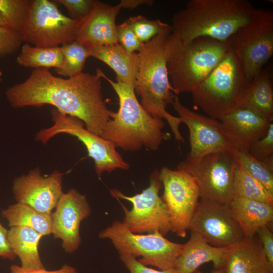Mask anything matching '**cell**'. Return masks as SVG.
Masks as SVG:
<instances>
[{
	"label": "cell",
	"instance_id": "obj_32",
	"mask_svg": "<svg viewBox=\"0 0 273 273\" xmlns=\"http://www.w3.org/2000/svg\"><path fill=\"white\" fill-rule=\"evenodd\" d=\"M127 20L138 39L143 43L160 33L171 31V26L160 19L149 20L138 15L130 17Z\"/></svg>",
	"mask_w": 273,
	"mask_h": 273
},
{
	"label": "cell",
	"instance_id": "obj_21",
	"mask_svg": "<svg viewBox=\"0 0 273 273\" xmlns=\"http://www.w3.org/2000/svg\"><path fill=\"white\" fill-rule=\"evenodd\" d=\"M222 270L223 273H273V265L266 258L256 234L232 248Z\"/></svg>",
	"mask_w": 273,
	"mask_h": 273
},
{
	"label": "cell",
	"instance_id": "obj_35",
	"mask_svg": "<svg viewBox=\"0 0 273 273\" xmlns=\"http://www.w3.org/2000/svg\"><path fill=\"white\" fill-rule=\"evenodd\" d=\"M253 157L262 160L273 154V123L271 122L266 135L256 141L248 150Z\"/></svg>",
	"mask_w": 273,
	"mask_h": 273
},
{
	"label": "cell",
	"instance_id": "obj_10",
	"mask_svg": "<svg viewBox=\"0 0 273 273\" xmlns=\"http://www.w3.org/2000/svg\"><path fill=\"white\" fill-rule=\"evenodd\" d=\"M159 174L158 170H154L150 177L149 186L141 193L132 196L125 195L117 189L110 191L113 198L131 203V209L128 210L120 202L124 213L122 222L133 233L159 231L164 236L171 231L167 207L159 195L162 185Z\"/></svg>",
	"mask_w": 273,
	"mask_h": 273
},
{
	"label": "cell",
	"instance_id": "obj_42",
	"mask_svg": "<svg viewBox=\"0 0 273 273\" xmlns=\"http://www.w3.org/2000/svg\"><path fill=\"white\" fill-rule=\"evenodd\" d=\"M194 273H205L202 272L199 270H196ZM210 273H223L222 268L220 269H213Z\"/></svg>",
	"mask_w": 273,
	"mask_h": 273
},
{
	"label": "cell",
	"instance_id": "obj_9",
	"mask_svg": "<svg viewBox=\"0 0 273 273\" xmlns=\"http://www.w3.org/2000/svg\"><path fill=\"white\" fill-rule=\"evenodd\" d=\"M51 113L53 125L39 131L36 134V140L46 144L60 133L75 136L85 146L88 156L93 159L99 177L104 172L110 173L117 169H129V164L117 152L116 146L110 141L87 130L80 119L61 113L56 108L53 109Z\"/></svg>",
	"mask_w": 273,
	"mask_h": 273
},
{
	"label": "cell",
	"instance_id": "obj_14",
	"mask_svg": "<svg viewBox=\"0 0 273 273\" xmlns=\"http://www.w3.org/2000/svg\"><path fill=\"white\" fill-rule=\"evenodd\" d=\"M189 230L215 247L235 246L245 238L229 204L202 199L191 220Z\"/></svg>",
	"mask_w": 273,
	"mask_h": 273
},
{
	"label": "cell",
	"instance_id": "obj_29",
	"mask_svg": "<svg viewBox=\"0 0 273 273\" xmlns=\"http://www.w3.org/2000/svg\"><path fill=\"white\" fill-rule=\"evenodd\" d=\"M63 62L56 73L70 77L82 72L85 61L89 57L88 49L76 40L61 46Z\"/></svg>",
	"mask_w": 273,
	"mask_h": 273
},
{
	"label": "cell",
	"instance_id": "obj_3",
	"mask_svg": "<svg viewBox=\"0 0 273 273\" xmlns=\"http://www.w3.org/2000/svg\"><path fill=\"white\" fill-rule=\"evenodd\" d=\"M101 75L117 94L119 108L117 112L111 111L110 120L99 136L126 151L135 152L143 147L157 150L166 136L162 131L164 127L163 120L144 109L133 86L114 81L102 70Z\"/></svg>",
	"mask_w": 273,
	"mask_h": 273
},
{
	"label": "cell",
	"instance_id": "obj_31",
	"mask_svg": "<svg viewBox=\"0 0 273 273\" xmlns=\"http://www.w3.org/2000/svg\"><path fill=\"white\" fill-rule=\"evenodd\" d=\"M31 0H0V13L7 26L21 33L28 19Z\"/></svg>",
	"mask_w": 273,
	"mask_h": 273
},
{
	"label": "cell",
	"instance_id": "obj_4",
	"mask_svg": "<svg viewBox=\"0 0 273 273\" xmlns=\"http://www.w3.org/2000/svg\"><path fill=\"white\" fill-rule=\"evenodd\" d=\"M171 32L157 34L138 52L133 87L144 109L153 116L165 119L176 140L184 142L179 130L180 118L166 111L176 96L169 81L165 54L166 41Z\"/></svg>",
	"mask_w": 273,
	"mask_h": 273
},
{
	"label": "cell",
	"instance_id": "obj_18",
	"mask_svg": "<svg viewBox=\"0 0 273 273\" xmlns=\"http://www.w3.org/2000/svg\"><path fill=\"white\" fill-rule=\"evenodd\" d=\"M121 9L96 1L90 13L78 22L76 40L87 48L118 43L116 20Z\"/></svg>",
	"mask_w": 273,
	"mask_h": 273
},
{
	"label": "cell",
	"instance_id": "obj_43",
	"mask_svg": "<svg viewBox=\"0 0 273 273\" xmlns=\"http://www.w3.org/2000/svg\"><path fill=\"white\" fill-rule=\"evenodd\" d=\"M0 26H7V23L4 20L2 15L0 13Z\"/></svg>",
	"mask_w": 273,
	"mask_h": 273
},
{
	"label": "cell",
	"instance_id": "obj_15",
	"mask_svg": "<svg viewBox=\"0 0 273 273\" xmlns=\"http://www.w3.org/2000/svg\"><path fill=\"white\" fill-rule=\"evenodd\" d=\"M190 133L191 150L186 159L195 161L211 153L229 152L234 148L217 120L191 110L176 96L171 104Z\"/></svg>",
	"mask_w": 273,
	"mask_h": 273
},
{
	"label": "cell",
	"instance_id": "obj_34",
	"mask_svg": "<svg viewBox=\"0 0 273 273\" xmlns=\"http://www.w3.org/2000/svg\"><path fill=\"white\" fill-rule=\"evenodd\" d=\"M118 43L130 53L138 52L144 43L137 37L127 19L116 26Z\"/></svg>",
	"mask_w": 273,
	"mask_h": 273
},
{
	"label": "cell",
	"instance_id": "obj_11",
	"mask_svg": "<svg viewBox=\"0 0 273 273\" xmlns=\"http://www.w3.org/2000/svg\"><path fill=\"white\" fill-rule=\"evenodd\" d=\"M237 165L230 152H218L195 161L185 159L177 169L192 177L201 199L229 204L234 197L233 181Z\"/></svg>",
	"mask_w": 273,
	"mask_h": 273
},
{
	"label": "cell",
	"instance_id": "obj_17",
	"mask_svg": "<svg viewBox=\"0 0 273 273\" xmlns=\"http://www.w3.org/2000/svg\"><path fill=\"white\" fill-rule=\"evenodd\" d=\"M63 173L55 171L46 176L38 167L14 179L12 191L17 202L27 204L36 210L52 214L63 194Z\"/></svg>",
	"mask_w": 273,
	"mask_h": 273
},
{
	"label": "cell",
	"instance_id": "obj_5",
	"mask_svg": "<svg viewBox=\"0 0 273 273\" xmlns=\"http://www.w3.org/2000/svg\"><path fill=\"white\" fill-rule=\"evenodd\" d=\"M230 50L228 41L200 37L185 43L171 33L166 41L165 54L174 95L192 93L220 63Z\"/></svg>",
	"mask_w": 273,
	"mask_h": 273
},
{
	"label": "cell",
	"instance_id": "obj_12",
	"mask_svg": "<svg viewBox=\"0 0 273 273\" xmlns=\"http://www.w3.org/2000/svg\"><path fill=\"white\" fill-rule=\"evenodd\" d=\"M78 22L62 13L55 1L31 0L20 34L23 42L34 46L59 47L76 40Z\"/></svg>",
	"mask_w": 273,
	"mask_h": 273
},
{
	"label": "cell",
	"instance_id": "obj_36",
	"mask_svg": "<svg viewBox=\"0 0 273 273\" xmlns=\"http://www.w3.org/2000/svg\"><path fill=\"white\" fill-rule=\"evenodd\" d=\"M96 0H57L67 8L74 19L80 21L86 17L93 9Z\"/></svg>",
	"mask_w": 273,
	"mask_h": 273
},
{
	"label": "cell",
	"instance_id": "obj_39",
	"mask_svg": "<svg viewBox=\"0 0 273 273\" xmlns=\"http://www.w3.org/2000/svg\"><path fill=\"white\" fill-rule=\"evenodd\" d=\"M11 273H78L76 269L67 264H64L60 269L48 270L44 268L28 269L15 264L11 265Z\"/></svg>",
	"mask_w": 273,
	"mask_h": 273
},
{
	"label": "cell",
	"instance_id": "obj_7",
	"mask_svg": "<svg viewBox=\"0 0 273 273\" xmlns=\"http://www.w3.org/2000/svg\"><path fill=\"white\" fill-rule=\"evenodd\" d=\"M99 237L110 240L119 253L140 256L138 260L141 263L161 270L173 268L183 247V244L168 240L159 231L133 233L118 220L101 231Z\"/></svg>",
	"mask_w": 273,
	"mask_h": 273
},
{
	"label": "cell",
	"instance_id": "obj_26",
	"mask_svg": "<svg viewBox=\"0 0 273 273\" xmlns=\"http://www.w3.org/2000/svg\"><path fill=\"white\" fill-rule=\"evenodd\" d=\"M51 214L39 212L27 204L19 202L9 205L1 213L10 227L29 228L43 236L52 234Z\"/></svg>",
	"mask_w": 273,
	"mask_h": 273
},
{
	"label": "cell",
	"instance_id": "obj_33",
	"mask_svg": "<svg viewBox=\"0 0 273 273\" xmlns=\"http://www.w3.org/2000/svg\"><path fill=\"white\" fill-rule=\"evenodd\" d=\"M23 42L21 34L8 26H0V57L15 54Z\"/></svg>",
	"mask_w": 273,
	"mask_h": 273
},
{
	"label": "cell",
	"instance_id": "obj_13",
	"mask_svg": "<svg viewBox=\"0 0 273 273\" xmlns=\"http://www.w3.org/2000/svg\"><path fill=\"white\" fill-rule=\"evenodd\" d=\"M159 178L164 188L161 198L168 210L171 231L185 238L200 197L198 187L189 174L177 169L163 167Z\"/></svg>",
	"mask_w": 273,
	"mask_h": 273
},
{
	"label": "cell",
	"instance_id": "obj_24",
	"mask_svg": "<svg viewBox=\"0 0 273 273\" xmlns=\"http://www.w3.org/2000/svg\"><path fill=\"white\" fill-rule=\"evenodd\" d=\"M241 108H247L273 121L272 74L262 69L249 82Z\"/></svg>",
	"mask_w": 273,
	"mask_h": 273
},
{
	"label": "cell",
	"instance_id": "obj_38",
	"mask_svg": "<svg viewBox=\"0 0 273 273\" xmlns=\"http://www.w3.org/2000/svg\"><path fill=\"white\" fill-rule=\"evenodd\" d=\"M268 226L261 227L258 230L257 235L266 258L270 264L273 265V234Z\"/></svg>",
	"mask_w": 273,
	"mask_h": 273
},
{
	"label": "cell",
	"instance_id": "obj_8",
	"mask_svg": "<svg viewBox=\"0 0 273 273\" xmlns=\"http://www.w3.org/2000/svg\"><path fill=\"white\" fill-rule=\"evenodd\" d=\"M227 41L250 82L273 54V11L255 9L250 21Z\"/></svg>",
	"mask_w": 273,
	"mask_h": 273
},
{
	"label": "cell",
	"instance_id": "obj_41",
	"mask_svg": "<svg viewBox=\"0 0 273 273\" xmlns=\"http://www.w3.org/2000/svg\"><path fill=\"white\" fill-rule=\"evenodd\" d=\"M153 4L154 1L152 0H121L118 4L121 9L132 10L141 6H151Z\"/></svg>",
	"mask_w": 273,
	"mask_h": 273
},
{
	"label": "cell",
	"instance_id": "obj_2",
	"mask_svg": "<svg viewBox=\"0 0 273 273\" xmlns=\"http://www.w3.org/2000/svg\"><path fill=\"white\" fill-rule=\"evenodd\" d=\"M255 10L247 0H191L174 14L171 33L185 43L200 37L226 41Z\"/></svg>",
	"mask_w": 273,
	"mask_h": 273
},
{
	"label": "cell",
	"instance_id": "obj_25",
	"mask_svg": "<svg viewBox=\"0 0 273 273\" xmlns=\"http://www.w3.org/2000/svg\"><path fill=\"white\" fill-rule=\"evenodd\" d=\"M43 236L24 226L10 227L8 231L10 246L24 268H44L38 252V245Z\"/></svg>",
	"mask_w": 273,
	"mask_h": 273
},
{
	"label": "cell",
	"instance_id": "obj_27",
	"mask_svg": "<svg viewBox=\"0 0 273 273\" xmlns=\"http://www.w3.org/2000/svg\"><path fill=\"white\" fill-rule=\"evenodd\" d=\"M16 62L26 68L57 69L62 65L63 55L61 47H40L25 43L22 46Z\"/></svg>",
	"mask_w": 273,
	"mask_h": 273
},
{
	"label": "cell",
	"instance_id": "obj_40",
	"mask_svg": "<svg viewBox=\"0 0 273 273\" xmlns=\"http://www.w3.org/2000/svg\"><path fill=\"white\" fill-rule=\"evenodd\" d=\"M8 231L0 221V257L13 260L16 256L12 251L9 243Z\"/></svg>",
	"mask_w": 273,
	"mask_h": 273
},
{
	"label": "cell",
	"instance_id": "obj_16",
	"mask_svg": "<svg viewBox=\"0 0 273 273\" xmlns=\"http://www.w3.org/2000/svg\"><path fill=\"white\" fill-rule=\"evenodd\" d=\"M92 212L86 196L74 189L63 193L52 214V234L55 239L62 240V247L68 253L79 247L81 238V221Z\"/></svg>",
	"mask_w": 273,
	"mask_h": 273
},
{
	"label": "cell",
	"instance_id": "obj_1",
	"mask_svg": "<svg viewBox=\"0 0 273 273\" xmlns=\"http://www.w3.org/2000/svg\"><path fill=\"white\" fill-rule=\"evenodd\" d=\"M101 69L63 78L50 69H33L23 82L8 87L6 96L14 108L50 105L66 115L80 119L89 131L99 135L110 120L102 91Z\"/></svg>",
	"mask_w": 273,
	"mask_h": 273
},
{
	"label": "cell",
	"instance_id": "obj_20",
	"mask_svg": "<svg viewBox=\"0 0 273 273\" xmlns=\"http://www.w3.org/2000/svg\"><path fill=\"white\" fill-rule=\"evenodd\" d=\"M233 246H213L191 232L190 238L183 244L173 268L177 273H194L199 266L209 262H212L214 269L222 268L226 256Z\"/></svg>",
	"mask_w": 273,
	"mask_h": 273
},
{
	"label": "cell",
	"instance_id": "obj_44",
	"mask_svg": "<svg viewBox=\"0 0 273 273\" xmlns=\"http://www.w3.org/2000/svg\"><path fill=\"white\" fill-rule=\"evenodd\" d=\"M2 75H3V73H2V71L1 70V69L0 68V83L2 81Z\"/></svg>",
	"mask_w": 273,
	"mask_h": 273
},
{
	"label": "cell",
	"instance_id": "obj_19",
	"mask_svg": "<svg viewBox=\"0 0 273 273\" xmlns=\"http://www.w3.org/2000/svg\"><path fill=\"white\" fill-rule=\"evenodd\" d=\"M224 132L233 147L248 151L267 132L271 121L247 108H238L220 120Z\"/></svg>",
	"mask_w": 273,
	"mask_h": 273
},
{
	"label": "cell",
	"instance_id": "obj_28",
	"mask_svg": "<svg viewBox=\"0 0 273 273\" xmlns=\"http://www.w3.org/2000/svg\"><path fill=\"white\" fill-rule=\"evenodd\" d=\"M234 196L273 205V195L237 163L233 181Z\"/></svg>",
	"mask_w": 273,
	"mask_h": 273
},
{
	"label": "cell",
	"instance_id": "obj_6",
	"mask_svg": "<svg viewBox=\"0 0 273 273\" xmlns=\"http://www.w3.org/2000/svg\"><path fill=\"white\" fill-rule=\"evenodd\" d=\"M249 82L239 60L230 49L191 93L193 103L209 117L220 120L241 107Z\"/></svg>",
	"mask_w": 273,
	"mask_h": 273
},
{
	"label": "cell",
	"instance_id": "obj_23",
	"mask_svg": "<svg viewBox=\"0 0 273 273\" xmlns=\"http://www.w3.org/2000/svg\"><path fill=\"white\" fill-rule=\"evenodd\" d=\"M87 49L90 57L101 61L114 71L116 81L134 86L137 53L128 52L118 43Z\"/></svg>",
	"mask_w": 273,
	"mask_h": 273
},
{
	"label": "cell",
	"instance_id": "obj_22",
	"mask_svg": "<svg viewBox=\"0 0 273 273\" xmlns=\"http://www.w3.org/2000/svg\"><path fill=\"white\" fill-rule=\"evenodd\" d=\"M229 205L245 238L255 236L261 227L272 222V205L234 196Z\"/></svg>",
	"mask_w": 273,
	"mask_h": 273
},
{
	"label": "cell",
	"instance_id": "obj_30",
	"mask_svg": "<svg viewBox=\"0 0 273 273\" xmlns=\"http://www.w3.org/2000/svg\"><path fill=\"white\" fill-rule=\"evenodd\" d=\"M230 153L236 161L273 195V169L262 160L253 157L248 151L233 148Z\"/></svg>",
	"mask_w": 273,
	"mask_h": 273
},
{
	"label": "cell",
	"instance_id": "obj_37",
	"mask_svg": "<svg viewBox=\"0 0 273 273\" xmlns=\"http://www.w3.org/2000/svg\"><path fill=\"white\" fill-rule=\"evenodd\" d=\"M119 258L130 273H177L173 268L157 270L141 263L136 257L125 253H120Z\"/></svg>",
	"mask_w": 273,
	"mask_h": 273
}]
</instances>
